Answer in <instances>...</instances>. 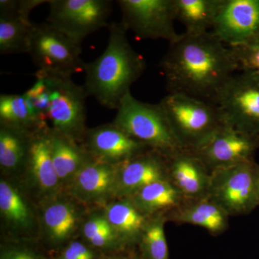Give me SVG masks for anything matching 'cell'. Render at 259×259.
<instances>
[{
    "instance_id": "2e32d148",
    "label": "cell",
    "mask_w": 259,
    "mask_h": 259,
    "mask_svg": "<svg viewBox=\"0 0 259 259\" xmlns=\"http://www.w3.org/2000/svg\"><path fill=\"white\" fill-rule=\"evenodd\" d=\"M117 165L92 158L69 182L70 192L86 203H101L115 196Z\"/></svg>"
},
{
    "instance_id": "5bb4252c",
    "label": "cell",
    "mask_w": 259,
    "mask_h": 259,
    "mask_svg": "<svg viewBox=\"0 0 259 259\" xmlns=\"http://www.w3.org/2000/svg\"><path fill=\"white\" fill-rule=\"evenodd\" d=\"M168 179L167 157L152 149L117 165L115 196L128 198L136 192L156 181Z\"/></svg>"
},
{
    "instance_id": "6da1fadb",
    "label": "cell",
    "mask_w": 259,
    "mask_h": 259,
    "mask_svg": "<svg viewBox=\"0 0 259 259\" xmlns=\"http://www.w3.org/2000/svg\"><path fill=\"white\" fill-rule=\"evenodd\" d=\"M161 68L169 93L214 104L228 80L239 71L231 48L211 32L180 34L169 44Z\"/></svg>"
},
{
    "instance_id": "4316f807",
    "label": "cell",
    "mask_w": 259,
    "mask_h": 259,
    "mask_svg": "<svg viewBox=\"0 0 259 259\" xmlns=\"http://www.w3.org/2000/svg\"><path fill=\"white\" fill-rule=\"evenodd\" d=\"M0 211L15 229L25 231L31 226L32 214L28 204L18 191L4 180L0 182Z\"/></svg>"
},
{
    "instance_id": "e575fe53",
    "label": "cell",
    "mask_w": 259,
    "mask_h": 259,
    "mask_svg": "<svg viewBox=\"0 0 259 259\" xmlns=\"http://www.w3.org/2000/svg\"><path fill=\"white\" fill-rule=\"evenodd\" d=\"M105 259H129V258H126V257H124V256H112V257H108V258H106Z\"/></svg>"
},
{
    "instance_id": "ffe728a7",
    "label": "cell",
    "mask_w": 259,
    "mask_h": 259,
    "mask_svg": "<svg viewBox=\"0 0 259 259\" xmlns=\"http://www.w3.org/2000/svg\"><path fill=\"white\" fill-rule=\"evenodd\" d=\"M51 157L60 182H70L76 173L91 160L83 146L53 128L49 130Z\"/></svg>"
},
{
    "instance_id": "4fadbf2b",
    "label": "cell",
    "mask_w": 259,
    "mask_h": 259,
    "mask_svg": "<svg viewBox=\"0 0 259 259\" xmlns=\"http://www.w3.org/2000/svg\"><path fill=\"white\" fill-rule=\"evenodd\" d=\"M83 147L91 157L112 165H118L147 149L113 123L88 129Z\"/></svg>"
},
{
    "instance_id": "83f0119b",
    "label": "cell",
    "mask_w": 259,
    "mask_h": 259,
    "mask_svg": "<svg viewBox=\"0 0 259 259\" xmlns=\"http://www.w3.org/2000/svg\"><path fill=\"white\" fill-rule=\"evenodd\" d=\"M166 214L150 218L139 242L144 259H168L164 226Z\"/></svg>"
},
{
    "instance_id": "d4e9b609",
    "label": "cell",
    "mask_w": 259,
    "mask_h": 259,
    "mask_svg": "<svg viewBox=\"0 0 259 259\" xmlns=\"http://www.w3.org/2000/svg\"><path fill=\"white\" fill-rule=\"evenodd\" d=\"M35 23L15 12L0 13V54H28Z\"/></svg>"
},
{
    "instance_id": "603a6c76",
    "label": "cell",
    "mask_w": 259,
    "mask_h": 259,
    "mask_svg": "<svg viewBox=\"0 0 259 259\" xmlns=\"http://www.w3.org/2000/svg\"><path fill=\"white\" fill-rule=\"evenodd\" d=\"M33 133L28 130L0 124L2 169L8 172L15 171L26 167Z\"/></svg>"
},
{
    "instance_id": "52a82bcc",
    "label": "cell",
    "mask_w": 259,
    "mask_h": 259,
    "mask_svg": "<svg viewBox=\"0 0 259 259\" xmlns=\"http://www.w3.org/2000/svg\"><path fill=\"white\" fill-rule=\"evenodd\" d=\"M253 161L217 168L210 172L207 197L229 215L249 214L259 206Z\"/></svg>"
},
{
    "instance_id": "1f68e13d",
    "label": "cell",
    "mask_w": 259,
    "mask_h": 259,
    "mask_svg": "<svg viewBox=\"0 0 259 259\" xmlns=\"http://www.w3.org/2000/svg\"><path fill=\"white\" fill-rule=\"evenodd\" d=\"M58 259H97L93 248L79 241H73L63 250Z\"/></svg>"
},
{
    "instance_id": "5b68a950",
    "label": "cell",
    "mask_w": 259,
    "mask_h": 259,
    "mask_svg": "<svg viewBox=\"0 0 259 259\" xmlns=\"http://www.w3.org/2000/svg\"><path fill=\"white\" fill-rule=\"evenodd\" d=\"M28 54L37 71L56 76H70L83 71L81 44L48 23L35 24Z\"/></svg>"
},
{
    "instance_id": "e0dca14e",
    "label": "cell",
    "mask_w": 259,
    "mask_h": 259,
    "mask_svg": "<svg viewBox=\"0 0 259 259\" xmlns=\"http://www.w3.org/2000/svg\"><path fill=\"white\" fill-rule=\"evenodd\" d=\"M167 222L187 223L202 227L212 235H219L228 229L229 215L208 197L185 201L166 214Z\"/></svg>"
},
{
    "instance_id": "f1b7e54d",
    "label": "cell",
    "mask_w": 259,
    "mask_h": 259,
    "mask_svg": "<svg viewBox=\"0 0 259 259\" xmlns=\"http://www.w3.org/2000/svg\"><path fill=\"white\" fill-rule=\"evenodd\" d=\"M81 232L84 239L94 248L110 249L122 245L104 214H95L87 220Z\"/></svg>"
},
{
    "instance_id": "44dd1931",
    "label": "cell",
    "mask_w": 259,
    "mask_h": 259,
    "mask_svg": "<svg viewBox=\"0 0 259 259\" xmlns=\"http://www.w3.org/2000/svg\"><path fill=\"white\" fill-rule=\"evenodd\" d=\"M107 204L103 214L122 245L139 243L150 218L143 214L127 198Z\"/></svg>"
},
{
    "instance_id": "7a4b0ae2",
    "label": "cell",
    "mask_w": 259,
    "mask_h": 259,
    "mask_svg": "<svg viewBox=\"0 0 259 259\" xmlns=\"http://www.w3.org/2000/svg\"><path fill=\"white\" fill-rule=\"evenodd\" d=\"M109 40L105 51L93 62L86 63L84 84L88 96L110 110H117L131 87L146 69L144 58L133 49L127 30L120 23L108 26Z\"/></svg>"
},
{
    "instance_id": "7c38bea8",
    "label": "cell",
    "mask_w": 259,
    "mask_h": 259,
    "mask_svg": "<svg viewBox=\"0 0 259 259\" xmlns=\"http://www.w3.org/2000/svg\"><path fill=\"white\" fill-rule=\"evenodd\" d=\"M210 32L230 48L249 41L259 33V0H221Z\"/></svg>"
},
{
    "instance_id": "30bf717a",
    "label": "cell",
    "mask_w": 259,
    "mask_h": 259,
    "mask_svg": "<svg viewBox=\"0 0 259 259\" xmlns=\"http://www.w3.org/2000/svg\"><path fill=\"white\" fill-rule=\"evenodd\" d=\"M122 13L120 23L140 39H163L169 44L176 40L174 25V0H119Z\"/></svg>"
},
{
    "instance_id": "3957f363",
    "label": "cell",
    "mask_w": 259,
    "mask_h": 259,
    "mask_svg": "<svg viewBox=\"0 0 259 259\" xmlns=\"http://www.w3.org/2000/svg\"><path fill=\"white\" fill-rule=\"evenodd\" d=\"M112 123L133 139L167 158L185 149L174 134L160 104L140 101L131 92L117 107Z\"/></svg>"
},
{
    "instance_id": "484cf974",
    "label": "cell",
    "mask_w": 259,
    "mask_h": 259,
    "mask_svg": "<svg viewBox=\"0 0 259 259\" xmlns=\"http://www.w3.org/2000/svg\"><path fill=\"white\" fill-rule=\"evenodd\" d=\"M0 124L31 132L49 127L37 118L24 95H1Z\"/></svg>"
},
{
    "instance_id": "d6a6232c",
    "label": "cell",
    "mask_w": 259,
    "mask_h": 259,
    "mask_svg": "<svg viewBox=\"0 0 259 259\" xmlns=\"http://www.w3.org/2000/svg\"><path fill=\"white\" fill-rule=\"evenodd\" d=\"M0 259H42L38 255L24 248H10L2 253Z\"/></svg>"
},
{
    "instance_id": "8fae6325",
    "label": "cell",
    "mask_w": 259,
    "mask_h": 259,
    "mask_svg": "<svg viewBox=\"0 0 259 259\" xmlns=\"http://www.w3.org/2000/svg\"><path fill=\"white\" fill-rule=\"evenodd\" d=\"M259 141L226 123L216 129L200 144L192 150L209 171L253 161Z\"/></svg>"
},
{
    "instance_id": "7402d4cb",
    "label": "cell",
    "mask_w": 259,
    "mask_h": 259,
    "mask_svg": "<svg viewBox=\"0 0 259 259\" xmlns=\"http://www.w3.org/2000/svg\"><path fill=\"white\" fill-rule=\"evenodd\" d=\"M41 221L48 239L59 244L71 238L76 231L79 223V211L72 202L56 199L42 209Z\"/></svg>"
},
{
    "instance_id": "ba28073f",
    "label": "cell",
    "mask_w": 259,
    "mask_h": 259,
    "mask_svg": "<svg viewBox=\"0 0 259 259\" xmlns=\"http://www.w3.org/2000/svg\"><path fill=\"white\" fill-rule=\"evenodd\" d=\"M47 80L50 88L48 120L52 127L76 142H83L86 127V99L83 86L76 84L70 76H56L37 71Z\"/></svg>"
},
{
    "instance_id": "8992f818",
    "label": "cell",
    "mask_w": 259,
    "mask_h": 259,
    "mask_svg": "<svg viewBox=\"0 0 259 259\" xmlns=\"http://www.w3.org/2000/svg\"><path fill=\"white\" fill-rule=\"evenodd\" d=\"M215 104L225 123L259 141V74L238 71L223 87Z\"/></svg>"
},
{
    "instance_id": "836d02e7",
    "label": "cell",
    "mask_w": 259,
    "mask_h": 259,
    "mask_svg": "<svg viewBox=\"0 0 259 259\" xmlns=\"http://www.w3.org/2000/svg\"><path fill=\"white\" fill-rule=\"evenodd\" d=\"M255 190H256L257 198H258L259 204V165H255Z\"/></svg>"
},
{
    "instance_id": "9c48e42d",
    "label": "cell",
    "mask_w": 259,
    "mask_h": 259,
    "mask_svg": "<svg viewBox=\"0 0 259 259\" xmlns=\"http://www.w3.org/2000/svg\"><path fill=\"white\" fill-rule=\"evenodd\" d=\"M47 23L75 41L108 27L112 13L110 0H49Z\"/></svg>"
},
{
    "instance_id": "277c9868",
    "label": "cell",
    "mask_w": 259,
    "mask_h": 259,
    "mask_svg": "<svg viewBox=\"0 0 259 259\" xmlns=\"http://www.w3.org/2000/svg\"><path fill=\"white\" fill-rule=\"evenodd\" d=\"M159 104L185 149L192 151L224 123L216 104L185 94L169 93Z\"/></svg>"
},
{
    "instance_id": "4dcf8cb0",
    "label": "cell",
    "mask_w": 259,
    "mask_h": 259,
    "mask_svg": "<svg viewBox=\"0 0 259 259\" xmlns=\"http://www.w3.org/2000/svg\"><path fill=\"white\" fill-rule=\"evenodd\" d=\"M231 49L236 58L239 71H253L259 74V33L249 41Z\"/></svg>"
},
{
    "instance_id": "ac0fdd59",
    "label": "cell",
    "mask_w": 259,
    "mask_h": 259,
    "mask_svg": "<svg viewBox=\"0 0 259 259\" xmlns=\"http://www.w3.org/2000/svg\"><path fill=\"white\" fill-rule=\"evenodd\" d=\"M32 134L26 167L32 182L44 193H55L60 185L51 157L49 130Z\"/></svg>"
},
{
    "instance_id": "cb8c5ba5",
    "label": "cell",
    "mask_w": 259,
    "mask_h": 259,
    "mask_svg": "<svg viewBox=\"0 0 259 259\" xmlns=\"http://www.w3.org/2000/svg\"><path fill=\"white\" fill-rule=\"evenodd\" d=\"M221 0H174L176 20L183 24L186 33L210 32Z\"/></svg>"
},
{
    "instance_id": "d6986e66",
    "label": "cell",
    "mask_w": 259,
    "mask_h": 259,
    "mask_svg": "<svg viewBox=\"0 0 259 259\" xmlns=\"http://www.w3.org/2000/svg\"><path fill=\"white\" fill-rule=\"evenodd\" d=\"M127 199L148 218L166 214L185 202L183 196L168 179L153 182Z\"/></svg>"
},
{
    "instance_id": "f546056e",
    "label": "cell",
    "mask_w": 259,
    "mask_h": 259,
    "mask_svg": "<svg viewBox=\"0 0 259 259\" xmlns=\"http://www.w3.org/2000/svg\"><path fill=\"white\" fill-rule=\"evenodd\" d=\"M36 81L23 94L32 111L42 123L47 125L48 113L50 105V88L45 77L35 73Z\"/></svg>"
},
{
    "instance_id": "9a60e30c",
    "label": "cell",
    "mask_w": 259,
    "mask_h": 259,
    "mask_svg": "<svg viewBox=\"0 0 259 259\" xmlns=\"http://www.w3.org/2000/svg\"><path fill=\"white\" fill-rule=\"evenodd\" d=\"M168 179L185 201L207 197L210 171L192 151L184 149L167 158Z\"/></svg>"
}]
</instances>
